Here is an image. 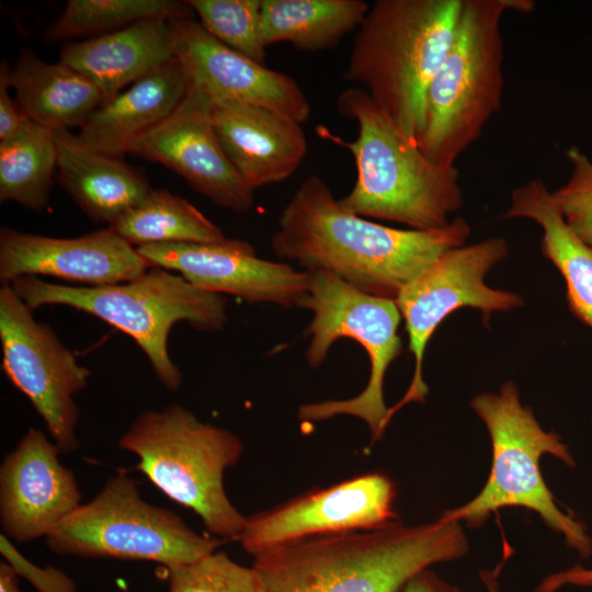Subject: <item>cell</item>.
Listing matches in <instances>:
<instances>
[{
  "label": "cell",
  "instance_id": "5b68a950",
  "mask_svg": "<svg viewBox=\"0 0 592 592\" xmlns=\"http://www.w3.org/2000/svg\"><path fill=\"white\" fill-rule=\"evenodd\" d=\"M10 285L33 310L45 305L69 306L125 332L170 391L179 390L183 383L168 351L172 327L185 321L195 330L214 333L224 330L228 321L226 296L197 288L160 266H151L128 282L103 286H67L32 275L18 277Z\"/></svg>",
  "mask_w": 592,
  "mask_h": 592
},
{
  "label": "cell",
  "instance_id": "603a6c76",
  "mask_svg": "<svg viewBox=\"0 0 592 592\" xmlns=\"http://www.w3.org/2000/svg\"><path fill=\"white\" fill-rule=\"evenodd\" d=\"M10 87L26 116L53 130L81 127L104 102L84 75L59 61L48 64L23 49L10 70Z\"/></svg>",
  "mask_w": 592,
  "mask_h": 592
},
{
  "label": "cell",
  "instance_id": "3957f363",
  "mask_svg": "<svg viewBox=\"0 0 592 592\" xmlns=\"http://www.w3.org/2000/svg\"><path fill=\"white\" fill-rule=\"evenodd\" d=\"M337 110L357 124V137L345 140L325 126L319 137L351 152L356 179L340 203L362 216L407 225L417 230L447 226L463 204L455 166L429 159L361 87L343 90Z\"/></svg>",
  "mask_w": 592,
  "mask_h": 592
},
{
  "label": "cell",
  "instance_id": "7a4b0ae2",
  "mask_svg": "<svg viewBox=\"0 0 592 592\" xmlns=\"http://www.w3.org/2000/svg\"><path fill=\"white\" fill-rule=\"evenodd\" d=\"M467 551L460 522L440 516L298 540L255 556L252 567L263 592H402L420 571Z\"/></svg>",
  "mask_w": 592,
  "mask_h": 592
},
{
  "label": "cell",
  "instance_id": "6da1fadb",
  "mask_svg": "<svg viewBox=\"0 0 592 592\" xmlns=\"http://www.w3.org/2000/svg\"><path fill=\"white\" fill-rule=\"evenodd\" d=\"M469 235L463 218L436 230L367 220L343 207L320 177L310 175L285 206L270 244L276 257L295 261L304 271H328L366 294L396 299Z\"/></svg>",
  "mask_w": 592,
  "mask_h": 592
},
{
  "label": "cell",
  "instance_id": "52a82bcc",
  "mask_svg": "<svg viewBox=\"0 0 592 592\" xmlns=\"http://www.w3.org/2000/svg\"><path fill=\"white\" fill-rule=\"evenodd\" d=\"M118 448L135 454V468L172 501L195 512L209 533L239 539L247 516L230 502L224 487L225 470L243 452L235 433L171 403L143 411L121 436Z\"/></svg>",
  "mask_w": 592,
  "mask_h": 592
},
{
  "label": "cell",
  "instance_id": "f546056e",
  "mask_svg": "<svg viewBox=\"0 0 592 592\" xmlns=\"http://www.w3.org/2000/svg\"><path fill=\"white\" fill-rule=\"evenodd\" d=\"M166 568L168 592H263L255 569L235 562L223 551Z\"/></svg>",
  "mask_w": 592,
  "mask_h": 592
},
{
  "label": "cell",
  "instance_id": "e575fe53",
  "mask_svg": "<svg viewBox=\"0 0 592 592\" xmlns=\"http://www.w3.org/2000/svg\"><path fill=\"white\" fill-rule=\"evenodd\" d=\"M509 549V546H508ZM505 550L504 557L502 561L492 570H482L480 571V577L482 582L485 583L488 592H500L499 590V574L502 569V566L504 565L505 560L510 556V550ZM454 592H462L458 588L454 587Z\"/></svg>",
  "mask_w": 592,
  "mask_h": 592
},
{
  "label": "cell",
  "instance_id": "4316f807",
  "mask_svg": "<svg viewBox=\"0 0 592 592\" xmlns=\"http://www.w3.org/2000/svg\"><path fill=\"white\" fill-rule=\"evenodd\" d=\"M132 246L169 242H220L223 230L185 198L167 189L147 197L109 226Z\"/></svg>",
  "mask_w": 592,
  "mask_h": 592
},
{
  "label": "cell",
  "instance_id": "8992f818",
  "mask_svg": "<svg viewBox=\"0 0 592 592\" xmlns=\"http://www.w3.org/2000/svg\"><path fill=\"white\" fill-rule=\"evenodd\" d=\"M531 0H463L456 33L425 98L417 144L432 161L455 166L500 110L503 93L501 20L532 12Z\"/></svg>",
  "mask_w": 592,
  "mask_h": 592
},
{
  "label": "cell",
  "instance_id": "30bf717a",
  "mask_svg": "<svg viewBox=\"0 0 592 592\" xmlns=\"http://www.w3.org/2000/svg\"><path fill=\"white\" fill-rule=\"evenodd\" d=\"M50 551L84 558L156 561L164 567L210 554L223 539L197 534L174 512L148 503L126 473L111 477L47 537Z\"/></svg>",
  "mask_w": 592,
  "mask_h": 592
},
{
  "label": "cell",
  "instance_id": "f1b7e54d",
  "mask_svg": "<svg viewBox=\"0 0 592 592\" xmlns=\"http://www.w3.org/2000/svg\"><path fill=\"white\" fill-rule=\"evenodd\" d=\"M203 27L241 55L264 65L262 0H189Z\"/></svg>",
  "mask_w": 592,
  "mask_h": 592
},
{
  "label": "cell",
  "instance_id": "836d02e7",
  "mask_svg": "<svg viewBox=\"0 0 592 592\" xmlns=\"http://www.w3.org/2000/svg\"><path fill=\"white\" fill-rule=\"evenodd\" d=\"M402 592H454V587L428 568L413 576Z\"/></svg>",
  "mask_w": 592,
  "mask_h": 592
},
{
  "label": "cell",
  "instance_id": "d6a6232c",
  "mask_svg": "<svg viewBox=\"0 0 592 592\" xmlns=\"http://www.w3.org/2000/svg\"><path fill=\"white\" fill-rule=\"evenodd\" d=\"M566 585L592 587V568L576 565L546 577L533 592H557Z\"/></svg>",
  "mask_w": 592,
  "mask_h": 592
},
{
  "label": "cell",
  "instance_id": "9a60e30c",
  "mask_svg": "<svg viewBox=\"0 0 592 592\" xmlns=\"http://www.w3.org/2000/svg\"><path fill=\"white\" fill-rule=\"evenodd\" d=\"M136 249L150 266L175 271L197 288L232 295L248 304L300 307L308 294L309 272L258 258L244 240L169 242Z\"/></svg>",
  "mask_w": 592,
  "mask_h": 592
},
{
  "label": "cell",
  "instance_id": "7c38bea8",
  "mask_svg": "<svg viewBox=\"0 0 592 592\" xmlns=\"http://www.w3.org/2000/svg\"><path fill=\"white\" fill-rule=\"evenodd\" d=\"M0 341L7 377L30 399L60 453L76 451L79 409L73 397L91 373L49 325L34 318L10 284L0 287Z\"/></svg>",
  "mask_w": 592,
  "mask_h": 592
},
{
  "label": "cell",
  "instance_id": "4dcf8cb0",
  "mask_svg": "<svg viewBox=\"0 0 592 592\" xmlns=\"http://www.w3.org/2000/svg\"><path fill=\"white\" fill-rule=\"evenodd\" d=\"M566 158L571 173L553 197L568 227L592 248V160L577 146L566 151Z\"/></svg>",
  "mask_w": 592,
  "mask_h": 592
},
{
  "label": "cell",
  "instance_id": "d4e9b609",
  "mask_svg": "<svg viewBox=\"0 0 592 592\" xmlns=\"http://www.w3.org/2000/svg\"><path fill=\"white\" fill-rule=\"evenodd\" d=\"M368 9L363 0H262V39L266 47L284 42L304 52L331 49Z\"/></svg>",
  "mask_w": 592,
  "mask_h": 592
},
{
  "label": "cell",
  "instance_id": "2e32d148",
  "mask_svg": "<svg viewBox=\"0 0 592 592\" xmlns=\"http://www.w3.org/2000/svg\"><path fill=\"white\" fill-rule=\"evenodd\" d=\"M169 25L174 57L214 102L263 106L300 124L309 118V101L291 76L229 48L194 19L169 20Z\"/></svg>",
  "mask_w": 592,
  "mask_h": 592
},
{
  "label": "cell",
  "instance_id": "484cf974",
  "mask_svg": "<svg viewBox=\"0 0 592 592\" xmlns=\"http://www.w3.org/2000/svg\"><path fill=\"white\" fill-rule=\"evenodd\" d=\"M57 148L53 130L27 119L0 140V200L41 210L49 201Z\"/></svg>",
  "mask_w": 592,
  "mask_h": 592
},
{
  "label": "cell",
  "instance_id": "e0dca14e",
  "mask_svg": "<svg viewBox=\"0 0 592 592\" xmlns=\"http://www.w3.org/2000/svg\"><path fill=\"white\" fill-rule=\"evenodd\" d=\"M42 430L30 428L0 466V523L19 543L47 537L81 504L73 471Z\"/></svg>",
  "mask_w": 592,
  "mask_h": 592
},
{
  "label": "cell",
  "instance_id": "7402d4cb",
  "mask_svg": "<svg viewBox=\"0 0 592 592\" xmlns=\"http://www.w3.org/2000/svg\"><path fill=\"white\" fill-rule=\"evenodd\" d=\"M54 134L58 182L91 219L111 226L151 192L145 175L122 157L88 147L69 129Z\"/></svg>",
  "mask_w": 592,
  "mask_h": 592
},
{
  "label": "cell",
  "instance_id": "277c9868",
  "mask_svg": "<svg viewBox=\"0 0 592 592\" xmlns=\"http://www.w3.org/2000/svg\"><path fill=\"white\" fill-rule=\"evenodd\" d=\"M462 7L463 0H377L356 30L342 77L361 83L415 141L429 86L452 45Z\"/></svg>",
  "mask_w": 592,
  "mask_h": 592
},
{
  "label": "cell",
  "instance_id": "44dd1931",
  "mask_svg": "<svg viewBox=\"0 0 592 592\" xmlns=\"http://www.w3.org/2000/svg\"><path fill=\"white\" fill-rule=\"evenodd\" d=\"M174 58L167 19L141 20L88 41L69 43L60 52V61L89 78L104 102Z\"/></svg>",
  "mask_w": 592,
  "mask_h": 592
},
{
  "label": "cell",
  "instance_id": "5bb4252c",
  "mask_svg": "<svg viewBox=\"0 0 592 592\" xmlns=\"http://www.w3.org/2000/svg\"><path fill=\"white\" fill-rule=\"evenodd\" d=\"M213 106V99L190 82L178 107L137 137L127 153L168 167L223 208L247 213L254 203L253 191L220 146L212 119Z\"/></svg>",
  "mask_w": 592,
  "mask_h": 592
},
{
  "label": "cell",
  "instance_id": "8fae6325",
  "mask_svg": "<svg viewBox=\"0 0 592 592\" xmlns=\"http://www.w3.org/2000/svg\"><path fill=\"white\" fill-rule=\"evenodd\" d=\"M506 254L508 243L500 237L454 248L400 291L395 300L405 321L414 371L402 398L388 408L386 426L406 405L424 402L429 387L422 375L423 356L444 319L462 307H471L481 310L487 321L493 311L523 305L517 294L493 289L485 283L486 274Z\"/></svg>",
  "mask_w": 592,
  "mask_h": 592
},
{
  "label": "cell",
  "instance_id": "ffe728a7",
  "mask_svg": "<svg viewBox=\"0 0 592 592\" xmlns=\"http://www.w3.org/2000/svg\"><path fill=\"white\" fill-rule=\"evenodd\" d=\"M189 88V76L174 58L102 103L79 128L78 137L96 151L123 157L137 137L178 107Z\"/></svg>",
  "mask_w": 592,
  "mask_h": 592
},
{
  "label": "cell",
  "instance_id": "d590c367",
  "mask_svg": "<svg viewBox=\"0 0 592 592\" xmlns=\"http://www.w3.org/2000/svg\"><path fill=\"white\" fill-rule=\"evenodd\" d=\"M0 592H22L18 583V572L13 566L0 563Z\"/></svg>",
  "mask_w": 592,
  "mask_h": 592
},
{
  "label": "cell",
  "instance_id": "1f68e13d",
  "mask_svg": "<svg viewBox=\"0 0 592 592\" xmlns=\"http://www.w3.org/2000/svg\"><path fill=\"white\" fill-rule=\"evenodd\" d=\"M10 67L5 60L0 66V140L18 132L30 119L23 112L18 100L9 94Z\"/></svg>",
  "mask_w": 592,
  "mask_h": 592
},
{
  "label": "cell",
  "instance_id": "ba28073f",
  "mask_svg": "<svg viewBox=\"0 0 592 592\" xmlns=\"http://www.w3.org/2000/svg\"><path fill=\"white\" fill-rule=\"evenodd\" d=\"M470 406L490 435L492 463L489 477L473 500L444 511L441 517L478 527L500 509L525 508L535 511L548 527L561 534L581 558L590 557L592 538L585 524L556 504L539 467L544 454L574 467L567 444L558 434L542 429L532 409L522 406L519 388L513 382L504 383L499 394L475 396Z\"/></svg>",
  "mask_w": 592,
  "mask_h": 592
},
{
  "label": "cell",
  "instance_id": "d6986e66",
  "mask_svg": "<svg viewBox=\"0 0 592 592\" xmlns=\"http://www.w3.org/2000/svg\"><path fill=\"white\" fill-rule=\"evenodd\" d=\"M212 119L223 150L252 191L287 180L306 156L301 124L280 112L239 102H214Z\"/></svg>",
  "mask_w": 592,
  "mask_h": 592
},
{
  "label": "cell",
  "instance_id": "4fadbf2b",
  "mask_svg": "<svg viewBox=\"0 0 592 592\" xmlns=\"http://www.w3.org/2000/svg\"><path fill=\"white\" fill-rule=\"evenodd\" d=\"M395 499L387 475L364 474L247 516L238 542L255 557L311 537L378 528L398 520Z\"/></svg>",
  "mask_w": 592,
  "mask_h": 592
},
{
  "label": "cell",
  "instance_id": "ac0fdd59",
  "mask_svg": "<svg viewBox=\"0 0 592 592\" xmlns=\"http://www.w3.org/2000/svg\"><path fill=\"white\" fill-rule=\"evenodd\" d=\"M150 264L110 227L77 238H54L0 229V282L21 276H52L89 286L128 282Z\"/></svg>",
  "mask_w": 592,
  "mask_h": 592
},
{
  "label": "cell",
  "instance_id": "cb8c5ba5",
  "mask_svg": "<svg viewBox=\"0 0 592 592\" xmlns=\"http://www.w3.org/2000/svg\"><path fill=\"white\" fill-rule=\"evenodd\" d=\"M509 218H528L542 230V253L559 271L566 283L571 314L592 329V248L566 224L553 192L542 179H533L513 190Z\"/></svg>",
  "mask_w": 592,
  "mask_h": 592
},
{
  "label": "cell",
  "instance_id": "83f0119b",
  "mask_svg": "<svg viewBox=\"0 0 592 592\" xmlns=\"http://www.w3.org/2000/svg\"><path fill=\"white\" fill-rule=\"evenodd\" d=\"M187 1L177 0H69L49 32V38L122 29L147 19H193Z\"/></svg>",
  "mask_w": 592,
  "mask_h": 592
},
{
  "label": "cell",
  "instance_id": "9c48e42d",
  "mask_svg": "<svg viewBox=\"0 0 592 592\" xmlns=\"http://www.w3.org/2000/svg\"><path fill=\"white\" fill-rule=\"evenodd\" d=\"M301 308L312 312L305 335L308 365L323 364L332 344L348 338L356 341L369 358V377L355 397L307 402L298 408L301 421H325L337 415L363 420L377 441L386 429L388 408L384 399V379L390 364L401 354L398 327L402 319L395 299L366 294L328 271L309 272L308 294Z\"/></svg>",
  "mask_w": 592,
  "mask_h": 592
}]
</instances>
